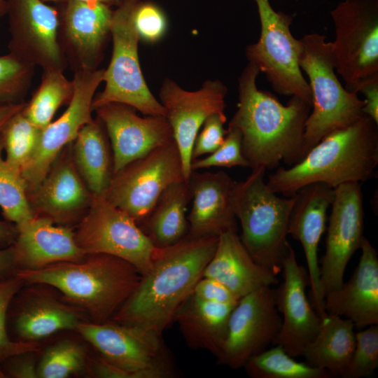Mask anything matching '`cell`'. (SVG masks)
Segmentation results:
<instances>
[{
  "label": "cell",
  "mask_w": 378,
  "mask_h": 378,
  "mask_svg": "<svg viewBox=\"0 0 378 378\" xmlns=\"http://www.w3.org/2000/svg\"><path fill=\"white\" fill-rule=\"evenodd\" d=\"M218 237H191L169 246L155 247L152 266L113 321L133 325L162 335L173 321L216 251Z\"/></svg>",
  "instance_id": "obj_1"
},
{
  "label": "cell",
  "mask_w": 378,
  "mask_h": 378,
  "mask_svg": "<svg viewBox=\"0 0 378 378\" xmlns=\"http://www.w3.org/2000/svg\"><path fill=\"white\" fill-rule=\"evenodd\" d=\"M258 67L248 62L238 79L239 102L229 125L241 133L242 152L252 169H272L302 159L303 136L312 106L297 97L282 104L258 88Z\"/></svg>",
  "instance_id": "obj_2"
},
{
  "label": "cell",
  "mask_w": 378,
  "mask_h": 378,
  "mask_svg": "<svg viewBox=\"0 0 378 378\" xmlns=\"http://www.w3.org/2000/svg\"><path fill=\"white\" fill-rule=\"evenodd\" d=\"M378 123L364 115L329 133L289 168L279 167L267 185L276 193L292 197L304 186L324 183L332 188L370 179L378 164Z\"/></svg>",
  "instance_id": "obj_3"
},
{
  "label": "cell",
  "mask_w": 378,
  "mask_h": 378,
  "mask_svg": "<svg viewBox=\"0 0 378 378\" xmlns=\"http://www.w3.org/2000/svg\"><path fill=\"white\" fill-rule=\"evenodd\" d=\"M15 274L24 283L56 288L66 299L87 311L94 323L111 318L141 276L127 261L104 253L86 254L80 261L59 262L36 270L20 269Z\"/></svg>",
  "instance_id": "obj_4"
},
{
  "label": "cell",
  "mask_w": 378,
  "mask_h": 378,
  "mask_svg": "<svg viewBox=\"0 0 378 378\" xmlns=\"http://www.w3.org/2000/svg\"><path fill=\"white\" fill-rule=\"evenodd\" d=\"M299 41V65L308 77L312 96L303 136L302 159L323 137L365 114L364 101L358 92L343 87L337 76L332 42L318 33L306 34Z\"/></svg>",
  "instance_id": "obj_5"
},
{
  "label": "cell",
  "mask_w": 378,
  "mask_h": 378,
  "mask_svg": "<svg viewBox=\"0 0 378 378\" xmlns=\"http://www.w3.org/2000/svg\"><path fill=\"white\" fill-rule=\"evenodd\" d=\"M265 169H252L236 182L234 209L242 244L253 260L275 274L281 272L288 242V223L295 195L282 198L265 181Z\"/></svg>",
  "instance_id": "obj_6"
},
{
  "label": "cell",
  "mask_w": 378,
  "mask_h": 378,
  "mask_svg": "<svg viewBox=\"0 0 378 378\" xmlns=\"http://www.w3.org/2000/svg\"><path fill=\"white\" fill-rule=\"evenodd\" d=\"M138 0H122L113 10L111 25L113 52L104 69V89L95 94L92 108L110 103L129 105L144 115L165 116V110L148 88L141 72L139 55V37L133 13Z\"/></svg>",
  "instance_id": "obj_7"
},
{
  "label": "cell",
  "mask_w": 378,
  "mask_h": 378,
  "mask_svg": "<svg viewBox=\"0 0 378 378\" xmlns=\"http://www.w3.org/2000/svg\"><path fill=\"white\" fill-rule=\"evenodd\" d=\"M260 22L258 41L248 46L245 54L248 61L264 73L277 93L297 97L312 105L307 80L299 65L300 41L290 31L291 15L275 11L269 0H253Z\"/></svg>",
  "instance_id": "obj_8"
},
{
  "label": "cell",
  "mask_w": 378,
  "mask_h": 378,
  "mask_svg": "<svg viewBox=\"0 0 378 378\" xmlns=\"http://www.w3.org/2000/svg\"><path fill=\"white\" fill-rule=\"evenodd\" d=\"M330 15L336 72L347 90L358 92L363 82L378 74V0H343Z\"/></svg>",
  "instance_id": "obj_9"
},
{
  "label": "cell",
  "mask_w": 378,
  "mask_h": 378,
  "mask_svg": "<svg viewBox=\"0 0 378 378\" xmlns=\"http://www.w3.org/2000/svg\"><path fill=\"white\" fill-rule=\"evenodd\" d=\"M106 360L133 378L172 377L174 369L162 335L139 326L82 321L76 330Z\"/></svg>",
  "instance_id": "obj_10"
},
{
  "label": "cell",
  "mask_w": 378,
  "mask_h": 378,
  "mask_svg": "<svg viewBox=\"0 0 378 378\" xmlns=\"http://www.w3.org/2000/svg\"><path fill=\"white\" fill-rule=\"evenodd\" d=\"M85 254L104 253L123 259L143 275L152 266L155 247L135 220L103 195H94L75 232Z\"/></svg>",
  "instance_id": "obj_11"
},
{
  "label": "cell",
  "mask_w": 378,
  "mask_h": 378,
  "mask_svg": "<svg viewBox=\"0 0 378 378\" xmlns=\"http://www.w3.org/2000/svg\"><path fill=\"white\" fill-rule=\"evenodd\" d=\"M185 180L175 142L156 148L113 174L103 195L139 224L170 184Z\"/></svg>",
  "instance_id": "obj_12"
},
{
  "label": "cell",
  "mask_w": 378,
  "mask_h": 378,
  "mask_svg": "<svg viewBox=\"0 0 378 378\" xmlns=\"http://www.w3.org/2000/svg\"><path fill=\"white\" fill-rule=\"evenodd\" d=\"M281 324L274 288L265 287L243 296L231 312L218 363L234 370L243 368L274 344Z\"/></svg>",
  "instance_id": "obj_13"
},
{
  "label": "cell",
  "mask_w": 378,
  "mask_h": 378,
  "mask_svg": "<svg viewBox=\"0 0 378 378\" xmlns=\"http://www.w3.org/2000/svg\"><path fill=\"white\" fill-rule=\"evenodd\" d=\"M9 52L43 70L64 71L68 63L60 48L57 9L42 0H7Z\"/></svg>",
  "instance_id": "obj_14"
},
{
  "label": "cell",
  "mask_w": 378,
  "mask_h": 378,
  "mask_svg": "<svg viewBox=\"0 0 378 378\" xmlns=\"http://www.w3.org/2000/svg\"><path fill=\"white\" fill-rule=\"evenodd\" d=\"M104 73V69L74 71V92L67 108L41 130L37 148L22 170L27 196L39 186L62 149L75 140L85 124L93 120L92 101Z\"/></svg>",
  "instance_id": "obj_15"
},
{
  "label": "cell",
  "mask_w": 378,
  "mask_h": 378,
  "mask_svg": "<svg viewBox=\"0 0 378 378\" xmlns=\"http://www.w3.org/2000/svg\"><path fill=\"white\" fill-rule=\"evenodd\" d=\"M331 206L326 251L319 260L320 288L323 298L343 284L346 267L365 237L360 183L349 182L335 188Z\"/></svg>",
  "instance_id": "obj_16"
},
{
  "label": "cell",
  "mask_w": 378,
  "mask_h": 378,
  "mask_svg": "<svg viewBox=\"0 0 378 378\" xmlns=\"http://www.w3.org/2000/svg\"><path fill=\"white\" fill-rule=\"evenodd\" d=\"M60 48L74 71L97 69L103 59L113 10L97 1L56 4Z\"/></svg>",
  "instance_id": "obj_17"
},
{
  "label": "cell",
  "mask_w": 378,
  "mask_h": 378,
  "mask_svg": "<svg viewBox=\"0 0 378 378\" xmlns=\"http://www.w3.org/2000/svg\"><path fill=\"white\" fill-rule=\"evenodd\" d=\"M227 88L220 80H206L196 91H187L165 78L160 90V103L179 150L185 180L192 173L191 151L195 137L208 116L225 114Z\"/></svg>",
  "instance_id": "obj_18"
},
{
  "label": "cell",
  "mask_w": 378,
  "mask_h": 378,
  "mask_svg": "<svg viewBox=\"0 0 378 378\" xmlns=\"http://www.w3.org/2000/svg\"><path fill=\"white\" fill-rule=\"evenodd\" d=\"M93 197L74 163L72 143L62 149L37 188L28 195L34 217L66 227L79 223Z\"/></svg>",
  "instance_id": "obj_19"
},
{
  "label": "cell",
  "mask_w": 378,
  "mask_h": 378,
  "mask_svg": "<svg viewBox=\"0 0 378 378\" xmlns=\"http://www.w3.org/2000/svg\"><path fill=\"white\" fill-rule=\"evenodd\" d=\"M281 271L283 281L274 288L276 306L281 317L274 344L280 345L290 356L296 358L302 356L305 346L316 335L321 318L306 295L307 270L298 264L289 243Z\"/></svg>",
  "instance_id": "obj_20"
},
{
  "label": "cell",
  "mask_w": 378,
  "mask_h": 378,
  "mask_svg": "<svg viewBox=\"0 0 378 378\" xmlns=\"http://www.w3.org/2000/svg\"><path fill=\"white\" fill-rule=\"evenodd\" d=\"M94 111L110 141L114 173L153 149L175 142L165 116L141 117L134 108L120 103H110Z\"/></svg>",
  "instance_id": "obj_21"
},
{
  "label": "cell",
  "mask_w": 378,
  "mask_h": 378,
  "mask_svg": "<svg viewBox=\"0 0 378 378\" xmlns=\"http://www.w3.org/2000/svg\"><path fill=\"white\" fill-rule=\"evenodd\" d=\"M335 188L324 183H313L295 194L289 223L288 234L298 240L304 249L309 284L314 303L321 318L327 314L320 288L318 246L326 228V214L333 201Z\"/></svg>",
  "instance_id": "obj_22"
},
{
  "label": "cell",
  "mask_w": 378,
  "mask_h": 378,
  "mask_svg": "<svg viewBox=\"0 0 378 378\" xmlns=\"http://www.w3.org/2000/svg\"><path fill=\"white\" fill-rule=\"evenodd\" d=\"M192 207L187 216L191 237H218L237 230L234 209L236 181L223 171H192L188 179Z\"/></svg>",
  "instance_id": "obj_23"
},
{
  "label": "cell",
  "mask_w": 378,
  "mask_h": 378,
  "mask_svg": "<svg viewBox=\"0 0 378 378\" xmlns=\"http://www.w3.org/2000/svg\"><path fill=\"white\" fill-rule=\"evenodd\" d=\"M358 266L349 281L324 296L327 314L351 321L356 328L378 324V256L364 237Z\"/></svg>",
  "instance_id": "obj_24"
},
{
  "label": "cell",
  "mask_w": 378,
  "mask_h": 378,
  "mask_svg": "<svg viewBox=\"0 0 378 378\" xmlns=\"http://www.w3.org/2000/svg\"><path fill=\"white\" fill-rule=\"evenodd\" d=\"M12 244L15 266L36 270L59 262H77L86 254L77 244L71 227L55 224L44 217H34L17 227Z\"/></svg>",
  "instance_id": "obj_25"
},
{
  "label": "cell",
  "mask_w": 378,
  "mask_h": 378,
  "mask_svg": "<svg viewBox=\"0 0 378 378\" xmlns=\"http://www.w3.org/2000/svg\"><path fill=\"white\" fill-rule=\"evenodd\" d=\"M202 276L220 282L239 299L256 290L279 284L276 274L251 256L237 230H229L218 236L216 251Z\"/></svg>",
  "instance_id": "obj_26"
},
{
  "label": "cell",
  "mask_w": 378,
  "mask_h": 378,
  "mask_svg": "<svg viewBox=\"0 0 378 378\" xmlns=\"http://www.w3.org/2000/svg\"><path fill=\"white\" fill-rule=\"evenodd\" d=\"M236 304L207 302L192 293L179 307L173 321L178 324L189 348L208 351L217 358Z\"/></svg>",
  "instance_id": "obj_27"
},
{
  "label": "cell",
  "mask_w": 378,
  "mask_h": 378,
  "mask_svg": "<svg viewBox=\"0 0 378 378\" xmlns=\"http://www.w3.org/2000/svg\"><path fill=\"white\" fill-rule=\"evenodd\" d=\"M191 200L188 180L176 181L162 191L152 209L138 224L155 247L171 246L188 234L186 210Z\"/></svg>",
  "instance_id": "obj_28"
},
{
  "label": "cell",
  "mask_w": 378,
  "mask_h": 378,
  "mask_svg": "<svg viewBox=\"0 0 378 378\" xmlns=\"http://www.w3.org/2000/svg\"><path fill=\"white\" fill-rule=\"evenodd\" d=\"M76 167L93 195H104L113 171V152L102 122L97 117L85 124L72 142Z\"/></svg>",
  "instance_id": "obj_29"
},
{
  "label": "cell",
  "mask_w": 378,
  "mask_h": 378,
  "mask_svg": "<svg viewBox=\"0 0 378 378\" xmlns=\"http://www.w3.org/2000/svg\"><path fill=\"white\" fill-rule=\"evenodd\" d=\"M354 328L349 319L327 314L302 351L305 363L328 371L331 377H342L355 347Z\"/></svg>",
  "instance_id": "obj_30"
},
{
  "label": "cell",
  "mask_w": 378,
  "mask_h": 378,
  "mask_svg": "<svg viewBox=\"0 0 378 378\" xmlns=\"http://www.w3.org/2000/svg\"><path fill=\"white\" fill-rule=\"evenodd\" d=\"M82 319L68 305L50 296L39 295L22 305L14 327L22 341L36 342L61 330H76Z\"/></svg>",
  "instance_id": "obj_31"
},
{
  "label": "cell",
  "mask_w": 378,
  "mask_h": 378,
  "mask_svg": "<svg viewBox=\"0 0 378 378\" xmlns=\"http://www.w3.org/2000/svg\"><path fill=\"white\" fill-rule=\"evenodd\" d=\"M74 92L73 80H69L59 70H43L41 83L23 113L35 126L43 130L51 122L57 109L70 102Z\"/></svg>",
  "instance_id": "obj_32"
},
{
  "label": "cell",
  "mask_w": 378,
  "mask_h": 378,
  "mask_svg": "<svg viewBox=\"0 0 378 378\" xmlns=\"http://www.w3.org/2000/svg\"><path fill=\"white\" fill-rule=\"evenodd\" d=\"M243 368L252 378H331L325 370L297 361L278 344L251 358Z\"/></svg>",
  "instance_id": "obj_33"
},
{
  "label": "cell",
  "mask_w": 378,
  "mask_h": 378,
  "mask_svg": "<svg viewBox=\"0 0 378 378\" xmlns=\"http://www.w3.org/2000/svg\"><path fill=\"white\" fill-rule=\"evenodd\" d=\"M3 152L0 139V208L6 220L19 227L34 216L22 172L6 160Z\"/></svg>",
  "instance_id": "obj_34"
},
{
  "label": "cell",
  "mask_w": 378,
  "mask_h": 378,
  "mask_svg": "<svg viewBox=\"0 0 378 378\" xmlns=\"http://www.w3.org/2000/svg\"><path fill=\"white\" fill-rule=\"evenodd\" d=\"M22 110L9 120L0 134L6 160L22 172L37 148L42 130L26 118Z\"/></svg>",
  "instance_id": "obj_35"
},
{
  "label": "cell",
  "mask_w": 378,
  "mask_h": 378,
  "mask_svg": "<svg viewBox=\"0 0 378 378\" xmlns=\"http://www.w3.org/2000/svg\"><path fill=\"white\" fill-rule=\"evenodd\" d=\"M85 351L82 345L62 340L48 348L37 365L38 377L66 378L80 372L85 364Z\"/></svg>",
  "instance_id": "obj_36"
},
{
  "label": "cell",
  "mask_w": 378,
  "mask_h": 378,
  "mask_svg": "<svg viewBox=\"0 0 378 378\" xmlns=\"http://www.w3.org/2000/svg\"><path fill=\"white\" fill-rule=\"evenodd\" d=\"M34 67L10 52L0 55V103L22 102L31 83Z\"/></svg>",
  "instance_id": "obj_37"
},
{
  "label": "cell",
  "mask_w": 378,
  "mask_h": 378,
  "mask_svg": "<svg viewBox=\"0 0 378 378\" xmlns=\"http://www.w3.org/2000/svg\"><path fill=\"white\" fill-rule=\"evenodd\" d=\"M356 344L342 378L370 376L378 367V324L355 332Z\"/></svg>",
  "instance_id": "obj_38"
},
{
  "label": "cell",
  "mask_w": 378,
  "mask_h": 378,
  "mask_svg": "<svg viewBox=\"0 0 378 378\" xmlns=\"http://www.w3.org/2000/svg\"><path fill=\"white\" fill-rule=\"evenodd\" d=\"M24 284L15 274L13 277L0 280V360L39 349L36 342H14L7 332L6 316L9 304Z\"/></svg>",
  "instance_id": "obj_39"
},
{
  "label": "cell",
  "mask_w": 378,
  "mask_h": 378,
  "mask_svg": "<svg viewBox=\"0 0 378 378\" xmlns=\"http://www.w3.org/2000/svg\"><path fill=\"white\" fill-rule=\"evenodd\" d=\"M241 133L238 128L229 125L223 144L212 153L191 162V170L210 167H249L242 152Z\"/></svg>",
  "instance_id": "obj_40"
},
{
  "label": "cell",
  "mask_w": 378,
  "mask_h": 378,
  "mask_svg": "<svg viewBox=\"0 0 378 378\" xmlns=\"http://www.w3.org/2000/svg\"><path fill=\"white\" fill-rule=\"evenodd\" d=\"M133 20L139 38L148 43L159 41L167 27L164 13L151 1L138 0L134 6Z\"/></svg>",
  "instance_id": "obj_41"
},
{
  "label": "cell",
  "mask_w": 378,
  "mask_h": 378,
  "mask_svg": "<svg viewBox=\"0 0 378 378\" xmlns=\"http://www.w3.org/2000/svg\"><path fill=\"white\" fill-rule=\"evenodd\" d=\"M226 120L225 114L213 113L206 118L194 141L192 160L212 153L223 144L227 133L224 128Z\"/></svg>",
  "instance_id": "obj_42"
},
{
  "label": "cell",
  "mask_w": 378,
  "mask_h": 378,
  "mask_svg": "<svg viewBox=\"0 0 378 378\" xmlns=\"http://www.w3.org/2000/svg\"><path fill=\"white\" fill-rule=\"evenodd\" d=\"M192 294L211 302L236 304L239 298L220 282L202 276L195 284Z\"/></svg>",
  "instance_id": "obj_43"
},
{
  "label": "cell",
  "mask_w": 378,
  "mask_h": 378,
  "mask_svg": "<svg viewBox=\"0 0 378 378\" xmlns=\"http://www.w3.org/2000/svg\"><path fill=\"white\" fill-rule=\"evenodd\" d=\"M29 353H24L11 356L13 358L7 368L6 375L15 378L38 377L37 365Z\"/></svg>",
  "instance_id": "obj_44"
},
{
  "label": "cell",
  "mask_w": 378,
  "mask_h": 378,
  "mask_svg": "<svg viewBox=\"0 0 378 378\" xmlns=\"http://www.w3.org/2000/svg\"><path fill=\"white\" fill-rule=\"evenodd\" d=\"M359 92L365 97L364 114L378 123V74L363 82L358 88Z\"/></svg>",
  "instance_id": "obj_45"
},
{
  "label": "cell",
  "mask_w": 378,
  "mask_h": 378,
  "mask_svg": "<svg viewBox=\"0 0 378 378\" xmlns=\"http://www.w3.org/2000/svg\"><path fill=\"white\" fill-rule=\"evenodd\" d=\"M90 370L94 377L99 378H132L130 373L113 365L102 357L92 362Z\"/></svg>",
  "instance_id": "obj_46"
},
{
  "label": "cell",
  "mask_w": 378,
  "mask_h": 378,
  "mask_svg": "<svg viewBox=\"0 0 378 378\" xmlns=\"http://www.w3.org/2000/svg\"><path fill=\"white\" fill-rule=\"evenodd\" d=\"M25 103H0V134L9 120L24 108Z\"/></svg>",
  "instance_id": "obj_47"
},
{
  "label": "cell",
  "mask_w": 378,
  "mask_h": 378,
  "mask_svg": "<svg viewBox=\"0 0 378 378\" xmlns=\"http://www.w3.org/2000/svg\"><path fill=\"white\" fill-rule=\"evenodd\" d=\"M18 235L17 226L12 223L0 220V247L6 248L11 246Z\"/></svg>",
  "instance_id": "obj_48"
},
{
  "label": "cell",
  "mask_w": 378,
  "mask_h": 378,
  "mask_svg": "<svg viewBox=\"0 0 378 378\" xmlns=\"http://www.w3.org/2000/svg\"><path fill=\"white\" fill-rule=\"evenodd\" d=\"M15 267L12 245L0 249V275L8 273Z\"/></svg>",
  "instance_id": "obj_49"
},
{
  "label": "cell",
  "mask_w": 378,
  "mask_h": 378,
  "mask_svg": "<svg viewBox=\"0 0 378 378\" xmlns=\"http://www.w3.org/2000/svg\"><path fill=\"white\" fill-rule=\"evenodd\" d=\"M42 1L47 4L55 3L56 4L64 2L68 0H42ZM79 1H97L103 4H107L111 7L112 6L117 7L120 4L122 0H79Z\"/></svg>",
  "instance_id": "obj_50"
},
{
  "label": "cell",
  "mask_w": 378,
  "mask_h": 378,
  "mask_svg": "<svg viewBox=\"0 0 378 378\" xmlns=\"http://www.w3.org/2000/svg\"><path fill=\"white\" fill-rule=\"evenodd\" d=\"M7 0H0V18L7 14Z\"/></svg>",
  "instance_id": "obj_51"
},
{
  "label": "cell",
  "mask_w": 378,
  "mask_h": 378,
  "mask_svg": "<svg viewBox=\"0 0 378 378\" xmlns=\"http://www.w3.org/2000/svg\"><path fill=\"white\" fill-rule=\"evenodd\" d=\"M6 374L5 372H3V370L0 368V378L6 377Z\"/></svg>",
  "instance_id": "obj_52"
}]
</instances>
